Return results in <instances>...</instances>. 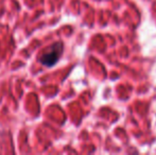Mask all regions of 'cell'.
I'll return each mask as SVG.
<instances>
[{
  "label": "cell",
  "mask_w": 156,
  "mask_h": 155,
  "mask_svg": "<svg viewBox=\"0 0 156 155\" xmlns=\"http://www.w3.org/2000/svg\"><path fill=\"white\" fill-rule=\"evenodd\" d=\"M63 53V44L55 43L52 46H50L45 52H43L39 56V62L41 65L46 67H52L58 63L61 55Z\"/></svg>",
  "instance_id": "1"
}]
</instances>
